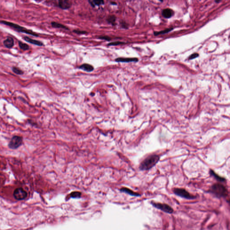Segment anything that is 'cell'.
Masks as SVG:
<instances>
[{
    "instance_id": "6",
    "label": "cell",
    "mask_w": 230,
    "mask_h": 230,
    "mask_svg": "<svg viewBox=\"0 0 230 230\" xmlns=\"http://www.w3.org/2000/svg\"><path fill=\"white\" fill-rule=\"evenodd\" d=\"M23 142V138L21 137L14 136L11 138L8 146L12 149H16L21 146Z\"/></svg>"
},
{
    "instance_id": "16",
    "label": "cell",
    "mask_w": 230,
    "mask_h": 230,
    "mask_svg": "<svg viewBox=\"0 0 230 230\" xmlns=\"http://www.w3.org/2000/svg\"><path fill=\"white\" fill-rule=\"evenodd\" d=\"M89 3L91 6L95 7V6H99L103 5L104 1L102 0H94V1H89Z\"/></svg>"
},
{
    "instance_id": "11",
    "label": "cell",
    "mask_w": 230,
    "mask_h": 230,
    "mask_svg": "<svg viewBox=\"0 0 230 230\" xmlns=\"http://www.w3.org/2000/svg\"><path fill=\"white\" fill-rule=\"evenodd\" d=\"M3 44L5 47L7 48H11L14 46V40L13 38L8 36L6 39L4 40Z\"/></svg>"
},
{
    "instance_id": "27",
    "label": "cell",
    "mask_w": 230,
    "mask_h": 230,
    "mask_svg": "<svg viewBox=\"0 0 230 230\" xmlns=\"http://www.w3.org/2000/svg\"><path fill=\"white\" fill-rule=\"evenodd\" d=\"M111 4L112 5H117V3L116 2H113V1H112V2H111Z\"/></svg>"
},
{
    "instance_id": "14",
    "label": "cell",
    "mask_w": 230,
    "mask_h": 230,
    "mask_svg": "<svg viewBox=\"0 0 230 230\" xmlns=\"http://www.w3.org/2000/svg\"><path fill=\"white\" fill-rule=\"evenodd\" d=\"M120 191L121 192H124L129 194V195L132 196H140V194L134 192L133 191L130 190L129 189L127 188H122V189H121Z\"/></svg>"
},
{
    "instance_id": "12",
    "label": "cell",
    "mask_w": 230,
    "mask_h": 230,
    "mask_svg": "<svg viewBox=\"0 0 230 230\" xmlns=\"http://www.w3.org/2000/svg\"><path fill=\"white\" fill-rule=\"evenodd\" d=\"M173 14H174L173 10L169 8L163 10L162 12V15L165 18H170L173 15Z\"/></svg>"
},
{
    "instance_id": "5",
    "label": "cell",
    "mask_w": 230,
    "mask_h": 230,
    "mask_svg": "<svg viewBox=\"0 0 230 230\" xmlns=\"http://www.w3.org/2000/svg\"><path fill=\"white\" fill-rule=\"evenodd\" d=\"M151 204L153 206L155 207V208L162 210L165 213L171 214L174 212L173 209L167 204L157 203V202H153V201H151Z\"/></svg>"
},
{
    "instance_id": "3",
    "label": "cell",
    "mask_w": 230,
    "mask_h": 230,
    "mask_svg": "<svg viewBox=\"0 0 230 230\" xmlns=\"http://www.w3.org/2000/svg\"><path fill=\"white\" fill-rule=\"evenodd\" d=\"M0 23L5 24L6 25L10 27L11 28H13L14 30L18 31V32H22V33L30 35L32 36H36V37H38L39 36V35L36 33L35 32H34V31L31 30L27 29V28L20 26L19 25L15 24V23L10 22L6 21H4V20L0 21Z\"/></svg>"
},
{
    "instance_id": "15",
    "label": "cell",
    "mask_w": 230,
    "mask_h": 230,
    "mask_svg": "<svg viewBox=\"0 0 230 230\" xmlns=\"http://www.w3.org/2000/svg\"><path fill=\"white\" fill-rule=\"evenodd\" d=\"M210 174L211 175L213 176L219 182H224L226 181V179L216 174V172H215L213 170H210Z\"/></svg>"
},
{
    "instance_id": "17",
    "label": "cell",
    "mask_w": 230,
    "mask_h": 230,
    "mask_svg": "<svg viewBox=\"0 0 230 230\" xmlns=\"http://www.w3.org/2000/svg\"><path fill=\"white\" fill-rule=\"evenodd\" d=\"M52 26L55 28H62L66 30H69V28L65 26L64 24L56 22H52L51 23Z\"/></svg>"
},
{
    "instance_id": "18",
    "label": "cell",
    "mask_w": 230,
    "mask_h": 230,
    "mask_svg": "<svg viewBox=\"0 0 230 230\" xmlns=\"http://www.w3.org/2000/svg\"><path fill=\"white\" fill-rule=\"evenodd\" d=\"M173 27L171 28H167L164 30L161 31H155L154 32V35L155 36L159 35L164 34H167L168 32H169L170 31H171L172 30H173Z\"/></svg>"
},
{
    "instance_id": "21",
    "label": "cell",
    "mask_w": 230,
    "mask_h": 230,
    "mask_svg": "<svg viewBox=\"0 0 230 230\" xmlns=\"http://www.w3.org/2000/svg\"><path fill=\"white\" fill-rule=\"evenodd\" d=\"M12 71L14 73L17 75H21L24 73V72L21 69H20L19 68L16 67H13L12 68Z\"/></svg>"
},
{
    "instance_id": "25",
    "label": "cell",
    "mask_w": 230,
    "mask_h": 230,
    "mask_svg": "<svg viewBox=\"0 0 230 230\" xmlns=\"http://www.w3.org/2000/svg\"><path fill=\"white\" fill-rule=\"evenodd\" d=\"M98 38L101 40H107V41H110L111 40V38H110L108 36H99Z\"/></svg>"
},
{
    "instance_id": "1",
    "label": "cell",
    "mask_w": 230,
    "mask_h": 230,
    "mask_svg": "<svg viewBox=\"0 0 230 230\" xmlns=\"http://www.w3.org/2000/svg\"><path fill=\"white\" fill-rule=\"evenodd\" d=\"M159 159L160 157L158 155H151L141 163L139 169L142 171L149 170L157 165Z\"/></svg>"
},
{
    "instance_id": "13",
    "label": "cell",
    "mask_w": 230,
    "mask_h": 230,
    "mask_svg": "<svg viewBox=\"0 0 230 230\" xmlns=\"http://www.w3.org/2000/svg\"><path fill=\"white\" fill-rule=\"evenodd\" d=\"M79 68L83 70L86 72H89V73L92 72L94 71V68L93 66L88 64H84L81 65L79 67Z\"/></svg>"
},
{
    "instance_id": "20",
    "label": "cell",
    "mask_w": 230,
    "mask_h": 230,
    "mask_svg": "<svg viewBox=\"0 0 230 230\" xmlns=\"http://www.w3.org/2000/svg\"><path fill=\"white\" fill-rule=\"evenodd\" d=\"M18 45L19 47H20V48L23 51H27V50L29 49V47L28 46V44H27L24 43L21 41L18 42Z\"/></svg>"
},
{
    "instance_id": "9",
    "label": "cell",
    "mask_w": 230,
    "mask_h": 230,
    "mask_svg": "<svg viewBox=\"0 0 230 230\" xmlns=\"http://www.w3.org/2000/svg\"><path fill=\"white\" fill-rule=\"evenodd\" d=\"M115 61L120 63H129V62H137L138 59L137 57H119L115 59Z\"/></svg>"
},
{
    "instance_id": "4",
    "label": "cell",
    "mask_w": 230,
    "mask_h": 230,
    "mask_svg": "<svg viewBox=\"0 0 230 230\" xmlns=\"http://www.w3.org/2000/svg\"><path fill=\"white\" fill-rule=\"evenodd\" d=\"M173 192L176 195L181 197L182 198L188 199V200H192V199H194L195 198V196L190 194V193L188 192L185 189L176 188L174 189Z\"/></svg>"
},
{
    "instance_id": "7",
    "label": "cell",
    "mask_w": 230,
    "mask_h": 230,
    "mask_svg": "<svg viewBox=\"0 0 230 230\" xmlns=\"http://www.w3.org/2000/svg\"><path fill=\"white\" fill-rule=\"evenodd\" d=\"M13 195L16 200H22L26 198L27 194L22 188H18L14 190Z\"/></svg>"
},
{
    "instance_id": "10",
    "label": "cell",
    "mask_w": 230,
    "mask_h": 230,
    "mask_svg": "<svg viewBox=\"0 0 230 230\" xmlns=\"http://www.w3.org/2000/svg\"><path fill=\"white\" fill-rule=\"evenodd\" d=\"M23 39L25 40L27 42L31 44H34L36 46L42 47L43 46V43L42 42L39 41V40H36L32 39L31 38H29L28 36H25L23 38Z\"/></svg>"
},
{
    "instance_id": "26",
    "label": "cell",
    "mask_w": 230,
    "mask_h": 230,
    "mask_svg": "<svg viewBox=\"0 0 230 230\" xmlns=\"http://www.w3.org/2000/svg\"><path fill=\"white\" fill-rule=\"evenodd\" d=\"M199 54L197 53H194L189 57V59L190 60H193V59H196L197 57H199Z\"/></svg>"
},
{
    "instance_id": "22",
    "label": "cell",
    "mask_w": 230,
    "mask_h": 230,
    "mask_svg": "<svg viewBox=\"0 0 230 230\" xmlns=\"http://www.w3.org/2000/svg\"><path fill=\"white\" fill-rule=\"evenodd\" d=\"M125 42H119V41H117V42H112L110 43L107 44L108 46H116L120 45V44H124Z\"/></svg>"
},
{
    "instance_id": "24",
    "label": "cell",
    "mask_w": 230,
    "mask_h": 230,
    "mask_svg": "<svg viewBox=\"0 0 230 230\" xmlns=\"http://www.w3.org/2000/svg\"><path fill=\"white\" fill-rule=\"evenodd\" d=\"M74 33L78 34H87V31H85L80 30H74L73 31Z\"/></svg>"
},
{
    "instance_id": "8",
    "label": "cell",
    "mask_w": 230,
    "mask_h": 230,
    "mask_svg": "<svg viewBox=\"0 0 230 230\" xmlns=\"http://www.w3.org/2000/svg\"><path fill=\"white\" fill-rule=\"evenodd\" d=\"M57 5L59 8L63 10H67L69 9L72 5L71 1L67 0H61L58 1Z\"/></svg>"
},
{
    "instance_id": "23",
    "label": "cell",
    "mask_w": 230,
    "mask_h": 230,
    "mask_svg": "<svg viewBox=\"0 0 230 230\" xmlns=\"http://www.w3.org/2000/svg\"><path fill=\"white\" fill-rule=\"evenodd\" d=\"M81 195V193L79 192H73L71 194V196L73 198H77V197H80Z\"/></svg>"
},
{
    "instance_id": "2",
    "label": "cell",
    "mask_w": 230,
    "mask_h": 230,
    "mask_svg": "<svg viewBox=\"0 0 230 230\" xmlns=\"http://www.w3.org/2000/svg\"><path fill=\"white\" fill-rule=\"evenodd\" d=\"M209 192L218 198H225L228 195V192L223 184L219 183L214 184L211 186Z\"/></svg>"
},
{
    "instance_id": "19",
    "label": "cell",
    "mask_w": 230,
    "mask_h": 230,
    "mask_svg": "<svg viewBox=\"0 0 230 230\" xmlns=\"http://www.w3.org/2000/svg\"><path fill=\"white\" fill-rule=\"evenodd\" d=\"M116 18L115 15H110L108 16L107 18V21L109 23L111 24L113 26H115L116 23Z\"/></svg>"
}]
</instances>
